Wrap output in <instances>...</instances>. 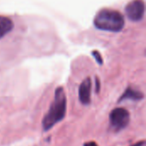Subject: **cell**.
Here are the masks:
<instances>
[{
  "mask_svg": "<svg viewBox=\"0 0 146 146\" xmlns=\"http://www.w3.org/2000/svg\"><path fill=\"white\" fill-rule=\"evenodd\" d=\"M84 146H98L95 142H93V141H91V142H87V143H86Z\"/></svg>",
  "mask_w": 146,
  "mask_h": 146,
  "instance_id": "cell-9",
  "label": "cell"
},
{
  "mask_svg": "<svg viewBox=\"0 0 146 146\" xmlns=\"http://www.w3.org/2000/svg\"><path fill=\"white\" fill-rule=\"evenodd\" d=\"M92 54H93V56L96 57L97 62H98V63H99V64H102V63H103V60H102V58H101L100 54H99L98 52H97V51H93V52H92Z\"/></svg>",
  "mask_w": 146,
  "mask_h": 146,
  "instance_id": "cell-8",
  "label": "cell"
},
{
  "mask_svg": "<svg viewBox=\"0 0 146 146\" xmlns=\"http://www.w3.org/2000/svg\"><path fill=\"white\" fill-rule=\"evenodd\" d=\"M128 19L133 21H139L145 15V7L143 0H133L125 8Z\"/></svg>",
  "mask_w": 146,
  "mask_h": 146,
  "instance_id": "cell-4",
  "label": "cell"
},
{
  "mask_svg": "<svg viewBox=\"0 0 146 146\" xmlns=\"http://www.w3.org/2000/svg\"><path fill=\"white\" fill-rule=\"evenodd\" d=\"M97 92H99V81H98V79H97Z\"/></svg>",
  "mask_w": 146,
  "mask_h": 146,
  "instance_id": "cell-11",
  "label": "cell"
},
{
  "mask_svg": "<svg viewBox=\"0 0 146 146\" xmlns=\"http://www.w3.org/2000/svg\"><path fill=\"white\" fill-rule=\"evenodd\" d=\"M14 27V23L9 18L0 15V38L4 37L9 32L12 31Z\"/></svg>",
  "mask_w": 146,
  "mask_h": 146,
  "instance_id": "cell-7",
  "label": "cell"
},
{
  "mask_svg": "<svg viewBox=\"0 0 146 146\" xmlns=\"http://www.w3.org/2000/svg\"><path fill=\"white\" fill-rule=\"evenodd\" d=\"M94 25L98 29L118 33L125 26L124 16L118 11L110 9L100 10L94 18Z\"/></svg>",
  "mask_w": 146,
  "mask_h": 146,
  "instance_id": "cell-2",
  "label": "cell"
},
{
  "mask_svg": "<svg viewBox=\"0 0 146 146\" xmlns=\"http://www.w3.org/2000/svg\"><path fill=\"white\" fill-rule=\"evenodd\" d=\"M145 141H139V142L134 144L132 146H145Z\"/></svg>",
  "mask_w": 146,
  "mask_h": 146,
  "instance_id": "cell-10",
  "label": "cell"
},
{
  "mask_svg": "<svg viewBox=\"0 0 146 146\" xmlns=\"http://www.w3.org/2000/svg\"><path fill=\"white\" fill-rule=\"evenodd\" d=\"M144 98V94L137 90H134L131 87H128L125 92L121 97L119 102H122L124 100H133V101H139Z\"/></svg>",
  "mask_w": 146,
  "mask_h": 146,
  "instance_id": "cell-6",
  "label": "cell"
},
{
  "mask_svg": "<svg viewBox=\"0 0 146 146\" xmlns=\"http://www.w3.org/2000/svg\"><path fill=\"white\" fill-rule=\"evenodd\" d=\"M129 122V112L124 108H116L110 114V127L114 132H120L125 129Z\"/></svg>",
  "mask_w": 146,
  "mask_h": 146,
  "instance_id": "cell-3",
  "label": "cell"
},
{
  "mask_svg": "<svg viewBox=\"0 0 146 146\" xmlns=\"http://www.w3.org/2000/svg\"><path fill=\"white\" fill-rule=\"evenodd\" d=\"M92 80L90 78L85 79L79 88V98L82 104L88 105L91 103Z\"/></svg>",
  "mask_w": 146,
  "mask_h": 146,
  "instance_id": "cell-5",
  "label": "cell"
},
{
  "mask_svg": "<svg viewBox=\"0 0 146 146\" xmlns=\"http://www.w3.org/2000/svg\"><path fill=\"white\" fill-rule=\"evenodd\" d=\"M67 111V98L62 87L56 89L55 97L50 109L42 121L44 131H49L56 123L60 122L66 115Z\"/></svg>",
  "mask_w": 146,
  "mask_h": 146,
  "instance_id": "cell-1",
  "label": "cell"
}]
</instances>
